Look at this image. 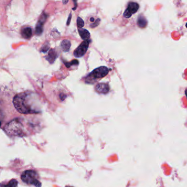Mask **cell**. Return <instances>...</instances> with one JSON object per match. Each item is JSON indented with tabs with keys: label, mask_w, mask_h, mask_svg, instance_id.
I'll return each instance as SVG.
<instances>
[{
	"label": "cell",
	"mask_w": 187,
	"mask_h": 187,
	"mask_svg": "<svg viewBox=\"0 0 187 187\" xmlns=\"http://www.w3.org/2000/svg\"><path fill=\"white\" fill-rule=\"evenodd\" d=\"M90 43V40L83 41L81 44L74 51V56L76 57H83L88 50L89 44Z\"/></svg>",
	"instance_id": "obj_5"
},
{
	"label": "cell",
	"mask_w": 187,
	"mask_h": 187,
	"mask_svg": "<svg viewBox=\"0 0 187 187\" xmlns=\"http://www.w3.org/2000/svg\"><path fill=\"white\" fill-rule=\"evenodd\" d=\"M80 35L81 37L82 40L84 41H87L89 40L90 38V34L89 32V31L86 29H83V28H80L79 30Z\"/></svg>",
	"instance_id": "obj_10"
},
{
	"label": "cell",
	"mask_w": 187,
	"mask_h": 187,
	"mask_svg": "<svg viewBox=\"0 0 187 187\" xmlns=\"http://www.w3.org/2000/svg\"><path fill=\"white\" fill-rule=\"evenodd\" d=\"M49 48V44H46V45H44L43 46L41 51H42V52L46 53V51H48Z\"/></svg>",
	"instance_id": "obj_16"
},
{
	"label": "cell",
	"mask_w": 187,
	"mask_h": 187,
	"mask_svg": "<svg viewBox=\"0 0 187 187\" xmlns=\"http://www.w3.org/2000/svg\"><path fill=\"white\" fill-rule=\"evenodd\" d=\"M71 43L69 40H63L61 43V47L63 51H68L70 48Z\"/></svg>",
	"instance_id": "obj_12"
},
{
	"label": "cell",
	"mask_w": 187,
	"mask_h": 187,
	"mask_svg": "<svg viewBox=\"0 0 187 187\" xmlns=\"http://www.w3.org/2000/svg\"><path fill=\"white\" fill-rule=\"evenodd\" d=\"M77 25L79 28H82L85 25V23H84L83 20H82V19L80 17L77 18Z\"/></svg>",
	"instance_id": "obj_15"
},
{
	"label": "cell",
	"mask_w": 187,
	"mask_h": 187,
	"mask_svg": "<svg viewBox=\"0 0 187 187\" xmlns=\"http://www.w3.org/2000/svg\"><path fill=\"white\" fill-rule=\"evenodd\" d=\"M57 55L56 52L53 49H51L50 51H49V53L47 55V57H46L47 60H48L49 62H50L51 64H52L53 62H54V60L56 59L57 57Z\"/></svg>",
	"instance_id": "obj_11"
},
{
	"label": "cell",
	"mask_w": 187,
	"mask_h": 187,
	"mask_svg": "<svg viewBox=\"0 0 187 187\" xmlns=\"http://www.w3.org/2000/svg\"><path fill=\"white\" fill-rule=\"evenodd\" d=\"M71 14H69V18H68V23H67V25H69V24H70V21H71Z\"/></svg>",
	"instance_id": "obj_18"
},
{
	"label": "cell",
	"mask_w": 187,
	"mask_h": 187,
	"mask_svg": "<svg viewBox=\"0 0 187 187\" xmlns=\"http://www.w3.org/2000/svg\"><path fill=\"white\" fill-rule=\"evenodd\" d=\"M137 24L141 28H144L147 25V21L145 19V18L143 17H140L138 19Z\"/></svg>",
	"instance_id": "obj_13"
},
{
	"label": "cell",
	"mask_w": 187,
	"mask_h": 187,
	"mask_svg": "<svg viewBox=\"0 0 187 187\" xmlns=\"http://www.w3.org/2000/svg\"><path fill=\"white\" fill-rule=\"evenodd\" d=\"M90 21H91V22H94V19L93 18H91V19H90Z\"/></svg>",
	"instance_id": "obj_21"
},
{
	"label": "cell",
	"mask_w": 187,
	"mask_h": 187,
	"mask_svg": "<svg viewBox=\"0 0 187 187\" xmlns=\"http://www.w3.org/2000/svg\"><path fill=\"white\" fill-rule=\"evenodd\" d=\"M95 89L97 93L100 94H107L109 91V87L105 83H99L95 87Z\"/></svg>",
	"instance_id": "obj_8"
},
{
	"label": "cell",
	"mask_w": 187,
	"mask_h": 187,
	"mask_svg": "<svg viewBox=\"0 0 187 187\" xmlns=\"http://www.w3.org/2000/svg\"><path fill=\"white\" fill-rule=\"evenodd\" d=\"M73 1H74V5H75V7H74V8H73V10H75V9H76V8L77 7V0H73Z\"/></svg>",
	"instance_id": "obj_19"
},
{
	"label": "cell",
	"mask_w": 187,
	"mask_h": 187,
	"mask_svg": "<svg viewBox=\"0 0 187 187\" xmlns=\"http://www.w3.org/2000/svg\"><path fill=\"white\" fill-rule=\"evenodd\" d=\"M47 15L45 13H43L41 16L40 19L38 21L36 28H35V34L37 35H41L43 32V25L45 23Z\"/></svg>",
	"instance_id": "obj_7"
},
{
	"label": "cell",
	"mask_w": 187,
	"mask_h": 187,
	"mask_svg": "<svg viewBox=\"0 0 187 187\" xmlns=\"http://www.w3.org/2000/svg\"><path fill=\"white\" fill-rule=\"evenodd\" d=\"M99 23H100V19H98L95 21V23H94V24H91V28H93L96 27V26H97L99 25Z\"/></svg>",
	"instance_id": "obj_17"
},
{
	"label": "cell",
	"mask_w": 187,
	"mask_h": 187,
	"mask_svg": "<svg viewBox=\"0 0 187 187\" xmlns=\"http://www.w3.org/2000/svg\"><path fill=\"white\" fill-rule=\"evenodd\" d=\"M7 133L13 136H23L24 134V126L21 119H14L9 122L4 128Z\"/></svg>",
	"instance_id": "obj_2"
},
{
	"label": "cell",
	"mask_w": 187,
	"mask_h": 187,
	"mask_svg": "<svg viewBox=\"0 0 187 187\" xmlns=\"http://www.w3.org/2000/svg\"><path fill=\"white\" fill-rule=\"evenodd\" d=\"M139 7V5L138 3L131 2L128 3L127 9L124 12V17L126 18H130L132 15V14L136 13V12L138 11Z\"/></svg>",
	"instance_id": "obj_6"
},
{
	"label": "cell",
	"mask_w": 187,
	"mask_h": 187,
	"mask_svg": "<svg viewBox=\"0 0 187 187\" xmlns=\"http://www.w3.org/2000/svg\"><path fill=\"white\" fill-rule=\"evenodd\" d=\"M21 34L23 38L25 39H29L32 36V29L29 27L23 28L22 30Z\"/></svg>",
	"instance_id": "obj_9"
},
{
	"label": "cell",
	"mask_w": 187,
	"mask_h": 187,
	"mask_svg": "<svg viewBox=\"0 0 187 187\" xmlns=\"http://www.w3.org/2000/svg\"><path fill=\"white\" fill-rule=\"evenodd\" d=\"M39 179L40 176L37 172L34 170H26L21 175V179L23 182L36 187H41V183L39 180Z\"/></svg>",
	"instance_id": "obj_3"
},
{
	"label": "cell",
	"mask_w": 187,
	"mask_h": 187,
	"mask_svg": "<svg viewBox=\"0 0 187 187\" xmlns=\"http://www.w3.org/2000/svg\"><path fill=\"white\" fill-rule=\"evenodd\" d=\"M186 27H187V24H186Z\"/></svg>",
	"instance_id": "obj_24"
},
{
	"label": "cell",
	"mask_w": 187,
	"mask_h": 187,
	"mask_svg": "<svg viewBox=\"0 0 187 187\" xmlns=\"http://www.w3.org/2000/svg\"><path fill=\"white\" fill-rule=\"evenodd\" d=\"M68 2V0H63V4H66Z\"/></svg>",
	"instance_id": "obj_20"
},
{
	"label": "cell",
	"mask_w": 187,
	"mask_h": 187,
	"mask_svg": "<svg viewBox=\"0 0 187 187\" xmlns=\"http://www.w3.org/2000/svg\"><path fill=\"white\" fill-rule=\"evenodd\" d=\"M109 71V70L105 66H101L96 68L86 77L85 81L87 83L93 84L98 80L106 76Z\"/></svg>",
	"instance_id": "obj_4"
},
{
	"label": "cell",
	"mask_w": 187,
	"mask_h": 187,
	"mask_svg": "<svg viewBox=\"0 0 187 187\" xmlns=\"http://www.w3.org/2000/svg\"><path fill=\"white\" fill-rule=\"evenodd\" d=\"M66 187H70V186H66Z\"/></svg>",
	"instance_id": "obj_23"
},
{
	"label": "cell",
	"mask_w": 187,
	"mask_h": 187,
	"mask_svg": "<svg viewBox=\"0 0 187 187\" xmlns=\"http://www.w3.org/2000/svg\"><path fill=\"white\" fill-rule=\"evenodd\" d=\"M185 95H186V97H187V89L185 90Z\"/></svg>",
	"instance_id": "obj_22"
},
{
	"label": "cell",
	"mask_w": 187,
	"mask_h": 187,
	"mask_svg": "<svg viewBox=\"0 0 187 187\" xmlns=\"http://www.w3.org/2000/svg\"><path fill=\"white\" fill-rule=\"evenodd\" d=\"M18 184V182L16 179H13L9 182L7 184H2L1 187H17Z\"/></svg>",
	"instance_id": "obj_14"
},
{
	"label": "cell",
	"mask_w": 187,
	"mask_h": 187,
	"mask_svg": "<svg viewBox=\"0 0 187 187\" xmlns=\"http://www.w3.org/2000/svg\"><path fill=\"white\" fill-rule=\"evenodd\" d=\"M13 105L19 113L25 114L39 113L41 111L40 99L32 91H25L16 95L13 99Z\"/></svg>",
	"instance_id": "obj_1"
}]
</instances>
